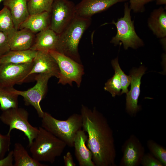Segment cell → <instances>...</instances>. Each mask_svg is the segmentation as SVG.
<instances>
[{
	"mask_svg": "<svg viewBox=\"0 0 166 166\" xmlns=\"http://www.w3.org/2000/svg\"><path fill=\"white\" fill-rule=\"evenodd\" d=\"M13 151L10 152L6 157L0 160V166H13Z\"/></svg>",
	"mask_w": 166,
	"mask_h": 166,
	"instance_id": "33",
	"label": "cell"
},
{
	"mask_svg": "<svg viewBox=\"0 0 166 166\" xmlns=\"http://www.w3.org/2000/svg\"><path fill=\"white\" fill-rule=\"evenodd\" d=\"M49 53L56 60L59 69L58 83L72 86L73 82H75L80 87L84 74L83 65L56 50Z\"/></svg>",
	"mask_w": 166,
	"mask_h": 166,
	"instance_id": "7",
	"label": "cell"
},
{
	"mask_svg": "<svg viewBox=\"0 0 166 166\" xmlns=\"http://www.w3.org/2000/svg\"><path fill=\"white\" fill-rule=\"evenodd\" d=\"M91 23V18H84L76 15L71 22L58 34L56 51L81 63L79 44Z\"/></svg>",
	"mask_w": 166,
	"mask_h": 166,
	"instance_id": "2",
	"label": "cell"
},
{
	"mask_svg": "<svg viewBox=\"0 0 166 166\" xmlns=\"http://www.w3.org/2000/svg\"><path fill=\"white\" fill-rule=\"evenodd\" d=\"M27 0V1H29V0Z\"/></svg>",
	"mask_w": 166,
	"mask_h": 166,
	"instance_id": "38",
	"label": "cell"
},
{
	"mask_svg": "<svg viewBox=\"0 0 166 166\" xmlns=\"http://www.w3.org/2000/svg\"><path fill=\"white\" fill-rule=\"evenodd\" d=\"M142 165L145 166H162L163 164L158 160L149 155H145L142 160Z\"/></svg>",
	"mask_w": 166,
	"mask_h": 166,
	"instance_id": "32",
	"label": "cell"
},
{
	"mask_svg": "<svg viewBox=\"0 0 166 166\" xmlns=\"http://www.w3.org/2000/svg\"><path fill=\"white\" fill-rule=\"evenodd\" d=\"M33 64V61L22 64H1L0 65V86L11 88L16 84L23 82L29 76Z\"/></svg>",
	"mask_w": 166,
	"mask_h": 166,
	"instance_id": "10",
	"label": "cell"
},
{
	"mask_svg": "<svg viewBox=\"0 0 166 166\" xmlns=\"http://www.w3.org/2000/svg\"><path fill=\"white\" fill-rule=\"evenodd\" d=\"M129 7L135 13H142L145 10V6L151 0H129Z\"/></svg>",
	"mask_w": 166,
	"mask_h": 166,
	"instance_id": "30",
	"label": "cell"
},
{
	"mask_svg": "<svg viewBox=\"0 0 166 166\" xmlns=\"http://www.w3.org/2000/svg\"><path fill=\"white\" fill-rule=\"evenodd\" d=\"M147 23L148 26L156 37L160 39L166 37V11L160 7L151 13Z\"/></svg>",
	"mask_w": 166,
	"mask_h": 166,
	"instance_id": "18",
	"label": "cell"
},
{
	"mask_svg": "<svg viewBox=\"0 0 166 166\" xmlns=\"http://www.w3.org/2000/svg\"><path fill=\"white\" fill-rule=\"evenodd\" d=\"M139 150L132 142H129L126 146L124 153L123 160L127 166H133L137 163L139 158Z\"/></svg>",
	"mask_w": 166,
	"mask_h": 166,
	"instance_id": "24",
	"label": "cell"
},
{
	"mask_svg": "<svg viewBox=\"0 0 166 166\" xmlns=\"http://www.w3.org/2000/svg\"><path fill=\"white\" fill-rule=\"evenodd\" d=\"M124 6L123 17L118 18L117 22L113 20L110 23L116 26L117 32L110 42L115 46L122 43L125 50L129 47L136 49L143 46L144 42L136 32L128 3H125Z\"/></svg>",
	"mask_w": 166,
	"mask_h": 166,
	"instance_id": "5",
	"label": "cell"
},
{
	"mask_svg": "<svg viewBox=\"0 0 166 166\" xmlns=\"http://www.w3.org/2000/svg\"><path fill=\"white\" fill-rule=\"evenodd\" d=\"M83 130L87 134L86 146L95 166H113L116 152L113 131L106 118L94 107L82 105L80 111Z\"/></svg>",
	"mask_w": 166,
	"mask_h": 166,
	"instance_id": "1",
	"label": "cell"
},
{
	"mask_svg": "<svg viewBox=\"0 0 166 166\" xmlns=\"http://www.w3.org/2000/svg\"><path fill=\"white\" fill-rule=\"evenodd\" d=\"M54 0H29L27 2L28 9L30 15L44 12H50Z\"/></svg>",
	"mask_w": 166,
	"mask_h": 166,
	"instance_id": "23",
	"label": "cell"
},
{
	"mask_svg": "<svg viewBox=\"0 0 166 166\" xmlns=\"http://www.w3.org/2000/svg\"><path fill=\"white\" fill-rule=\"evenodd\" d=\"M128 0H81L75 6L76 15L91 18L97 13L107 10L114 5Z\"/></svg>",
	"mask_w": 166,
	"mask_h": 166,
	"instance_id": "11",
	"label": "cell"
},
{
	"mask_svg": "<svg viewBox=\"0 0 166 166\" xmlns=\"http://www.w3.org/2000/svg\"><path fill=\"white\" fill-rule=\"evenodd\" d=\"M146 70L144 67L141 66L138 68H133L130 72L131 87L130 90L126 93V105L127 111L130 113H135L139 109L137 103L140 93L141 79Z\"/></svg>",
	"mask_w": 166,
	"mask_h": 166,
	"instance_id": "12",
	"label": "cell"
},
{
	"mask_svg": "<svg viewBox=\"0 0 166 166\" xmlns=\"http://www.w3.org/2000/svg\"><path fill=\"white\" fill-rule=\"evenodd\" d=\"M87 139V135L83 130L77 132L73 146L75 156L80 166H95L92 160V153L86 145Z\"/></svg>",
	"mask_w": 166,
	"mask_h": 166,
	"instance_id": "15",
	"label": "cell"
},
{
	"mask_svg": "<svg viewBox=\"0 0 166 166\" xmlns=\"http://www.w3.org/2000/svg\"><path fill=\"white\" fill-rule=\"evenodd\" d=\"M58 38V34L49 27L35 34L30 49L48 52L56 50Z\"/></svg>",
	"mask_w": 166,
	"mask_h": 166,
	"instance_id": "16",
	"label": "cell"
},
{
	"mask_svg": "<svg viewBox=\"0 0 166 166\" xmlns=\"http://www.w3.org/2000/svg\"><path fill=\"white\" fill-rule=\"evenodd\" d=\"M37 51L28 49L24 50H10L1 57V64L11 63L22 64L33 61Z\"/></svg>",
	"mask_w": 166,
	"mask_h": 166,
	"instance_id": "20",
	"label": "cell"
},
{
	"mask_svg": "<svg viewBox=\"0 0 166 166\" xmlns=\"http://www.w3.org/2000/svg\"><path fill=\"white\" fill-rule=\"evenodd\" d=\"M10 50L7 35L0 31V57Z\"/></svg>",
	"mask_w": 166,
	"mask_h": 166,
	"instance_id": "31",
	"label": "cell"
},
{
	"mask_svg": "<svg viewBox=\"0 0 166 166\" xmlns=\"http://www.w3.org/2000/svg\"><path fill=\"white\" fill-rule=\"evenodd\" d=\"M50 13L44 12L30 15L28 18L20 25L19 30L26 28L36 34L49 27Z\"/></svg>",
	"mask_w": 166,
	"mask_h": 166,
	"instance_id": "19",
	"label": "cell"
},
{
	"mask_svg": "<svg viewBox=\"0 0 166 166\" xmlns=\"http://www.w3.org/2000/svg\"><path fill=\"white\" fill-rule=\"evenodd\" d=\"M38 128V134L29 146L32 157L39 162L53 164L61 155L67 145L42 126Z\"/></svg>",
	"mask_w": 166,
	"mask_h": 166,
	"instance_id": "3",
	"label": "cell"
},
{
	"mask_svg": "<svg viewBox=\"0 0 166 166\" xmlns=\"http://www.w3.org/2000/svg\"><path fill=\"white\" fill-rule=\"evenodd\" d=\"M27 0H3V5L10 12L14 28L18 30L21 24L29 16Z\"/></svg>",
	"mask_w": 166,
	"mask_h": 166,
	"instance_id": "17",
	"label": "cell"
},
{
	"mask_svg": "<svg viewBox=\"0 0 166 166\" xmlns=\"http://www.w3.org/2000/svg\"><path fill=\"white\" fill-rule=\"evenodd\" d=\"M18 96L11 91L10 88L0 86V109L2 111L18 107Z\"/></svg>",
	"mask_w": 166,
	"mask_h": 166,
	"instance_id": "22",
	"label": "cell"
},
{
	"mask_svg": "<svg viewBox=\"0 0 166 166\" xmlns=\"http://www.w3.org/2000/svg\"><path fill=\"white\" fill-rule=\"evenodd\" d=\"M63 160L65 166H76L71 153L68 151L63 156Z\"/></svg>",
	"mask_w": 166,
	"mask_h": 166,
	"instance_id": "34",
	"label": "cell"
},
{
	"mask_svg": "<svg viewBox=\"0 0 166 166\" xmlns=\"http://www.w3.org/2000/svg\"><path fill=\"white\" fill-rule=\"evenodd\" d=\"M1 64V57H0V65Z\"/></svg>",
	"mask_w": 166,
	"mask_h": 166,
	"instance_id": "36",
	"label": "cell"
},
{
	"mask_svg": "<svg viewBox=\"0 0 166 166\" xmlns=\"http://www.w3.org/2000/svg\"><path fill=\"white\" fill-rule=\"evenodd\" d=\"M29 113L25 109L18 107L2 111L0 119L4 124L9 126L7 134H10L13 129L23 132L27 137L29 146L38 132V128L32 126L29 122Z\"/></svg>",
	"mask_w": 166,
	"mask_h": 166,
	"instance_id": "6",
	"label": "cell"
},
{
	"mask_svg": "<svg viewBox=\"0 0 166 166\" xmlns=\"http://www.w3.org/2000/svg\"><path fill=\"white\" fill-rule=\"evenodd\" d=\"M13 151L14 166H46L30 156L24 147L21 143H15Z\"/></svg>",
	"mask_w": 166,
	"mask_h": 166,
	"instance_id": "21",
	"label": "cell"
},
{
	"mask_svg": "<svg viewBox=\"0 0 166 166\" xmlns=\"http://www.w3.org/2000/svg\"><path fill=\"white\" fill-rule=\"evenodd\" d=\"M3 0H0V3H1V2H2V1H3Z\"/></svg>",
	"mask_w": 166,
	"mask_h": 166,
	"instance_id": "37",
	"label": "cell"
},
{
	"mask_svg": "<svg viewBox=\"0 0 166 166\" xmlns=\"http://www.w3.org/2000/svg\"><path fill=\"white\" fill-rule=\"evenodd\" d=\"M42 119V127L64 142L67 145L73 147L76 134L82 128V118L80 114L73 113L67 120H61L45 112Z\"/></svg>",
	"mask_w": 166,
	"mask_h": 166,
	"instance_id": "4",
	"label": "cell"
},
{
	"mask_svg": "<svg viewBox=\"0 0 166 166\" xmlns=\"http://www.w3.org/2000/svg\"><path fill=\"white\" fill-rule=\"evenodd\" d=\"M152 1H156V4L162 5L166 4V0H151Z\"/></svg>",
	"mask_w": 166,
	"mask_h": 166,
	"instance_id": "35",
	"label": "cell"
},
{
	"mask_svg": "<svg viewBox=\"0 0 166 166\" xmlns=\"http://www.w3.org/2000/svg\"><path fill=\"white\" fill-rule=\"evenodd\" d=\"M111 64L115 72H117L119 76L122 90L120 94L126 93L128 91V87L132 80L131 76L125 74L121 69L118 63V57L112 61Z\"/></svg>",
	"mask_w": 166,
	"mask_h": 166,
	"instance_id": "26",
	"label": "cell"
},
{
	"mask_svg": "<svg viewBox=\"0 0 166 166\" xmlns=\"http://www.w3.org/2000/svg\"><path fill=\"white\" fill-rule=\"evenodd\" d=\"M7 36L10 50H19L30 49L35 34L26 28L18 30L14 28Z\"/></svg>",
	"mask_w": 166,
	"mask_h": 166,
	"instance_id": "14",
	"label": "cell"
},
{
	"mask_svg": "<svg viewBox=\"0 0 166 166\" xmlns=\"http://www.w3.org/2000/svg\"><path fill=\"white\" fill-rule=\"evenodd\" d=\"M150 150L153 155L163 165H166V149L155 143L150 142L149 144Z\"/></svg>",
	"mask_w": 166,
	"mask_h": 166,
	"instance_id": "28",
	"label": "cell"
},
{
	"mask_svg": "<svg viewBox=\"0 0 166 166\" xmlns=\"http://www.w3.org/2000/svg\"><path fill=\"white\" fill-rule=\"evenodd\" d=\"M59 73L57 62L49 52L37 51L29 76L34 73H44L50 74L58 78Z\"/></svg>",
	"mask_w": 166,
	"mask_h": 166,
	"instance_id": "13",
	"label": "cell"
},
{
	"mask_svg": "<svg viewBox=\"0 0 166 166\" xmlns=\"http://www.w3.org/2000/svg\"><path fill=\"white\" fill-rule=\"evenodd\" d=\"M14 28L10 10L4 6L0 10V31L7 35Z\"/></svg>",
	"mask_w": 166,
	"mask_h": 166,
	"instance_id": "25",
	"label": "cell"
},
{
	"mask_svg": "<svg viewBox=\"0 0 166 166\" xmlns=\"http://www.w3.org/2000/svg\"><path fill=\"white\" fill-rule=\"evenodd\" d=\"M10 144V134H0V160L4 158L6 153L9 151Z\"/></svg>",
	"mask_w": 166,
	"mask_h": 166,
	"instance_id": "29",
	"label": "cell"
},
{
	"mask_svg": "<svg viewBox=\"0 0 166 166\" xmlns=\"http://www.w3.org/2000/svg\"><path fill=\"white\" fill-rule=\"evenodd\" d=\"M104 89L110 93L113 97L120 94L121 86L119 75L117 72H115L113 76L105 83Z\"/></svg>",
	"mask_w": 166,
	"mask_h": 166,
	"instance_id": "27",
	"label": "cell"
},
{
	"mask_svg": "<svg viewBox=\"0 0 166 166\" xmlns=\"http://www.w3.org/2000/svg\"><path fill=\"white\" fill-rule=\"evenodd\" d=\"M75 6L69 0H54L50 12V28L60 34L75 17Z\"/></svg>",
	"mask_w": 166,
	"mask_h": 166,
	"instance_id": "9",
	"label": "cell"
},
{
	"mask_svg": "<svg viewBox=\"0 0 166 166\" xmlns=\"http://www.w3.org/2000/svg\"><path fill=\"white\" fill-rule=\"evenodd\" d=\"M52 76L50 74L38 73L35 77V85L26 91H20L10 88L11 91L18 96H22L26 105H31L36 110L38 117L42 118L44 114L40 105V102L46 93L49 79Z\"/></svg>",
	"mask_w": 166,
	"mask_h": 166,
	"instance_id": "8",
	"label": "cell"
}]
</instances>
